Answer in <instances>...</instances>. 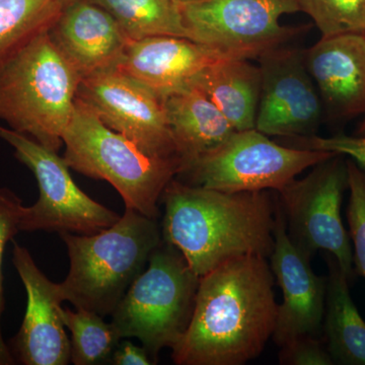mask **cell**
Returning <instances> with one entry per match:
<instances>
[{
	"instance_id": "1",
	"label": "cell",
	"mask_w": 365,
	"mask_h": 365,
	"mask_svg": "<svg viewBox=\"0 0 365 365\" xmlns=\"http://www.w3.org/2000/svg\"><path fill=\"white\" fill-rule=\"evenodd\" d=\"M267 259L241 256L201 276L193 316L172 348L178 365H242L272 338L278 304Z\"/></svg>"
},
{
	"instance_id": "2",
	"label": "cell",
	"mask_w": 365,
	"mask_h": 365,
	"mask_svg": "<svg viewBox=\"0 0 365 365\" xmlns=\"http://www.w3.org/2000/svg\"><path fill=\"white\" fill-rule=\"evenodd\" d=\"M163 240L199 276L241 256L270 258L276 199L269 191L223 192L175 178L163 191Z\"/></svg>"
},
{
	"instance_id": "3",
	"label": "cell",
	"mask_w": 365,
	"mask_h": 365,
	"mask_svg": "<svg viewBox=\"0 0 365 365\" xmlns=\"http://www.w3.org/2000/svg\"><path fill=\"white\" fill-rule=\"evenodd\" d=\"M157 220L126 208L115 225L96 234H59L71 261L66 279L59 283L63 302L104 318L111 316L163 241Z\"/></svg>"
},
{
	"instance_id": "4",
	"label": "cell",
	"mask_w": 365,
	"mask_h": 365,
	"mask_svg": "<svg viewBox=\"0 0 365 365\" xmlns=\"http://www.w3.org/2000/svg\"><path fill=\"white\" fill-rule=\"evenodd\" d=\"M81 81L45 31L0 66V121L58 153Z\"/></svg>"
},
{
	"instance_id": "5",
	"label": "cell",
	"mask_w": 365,
	"mask_h": 365,
	"mask_svg": "<svg viewBox=\"0 0 365 365\" xmlns=\"http://www.w3.org/2000/svg\"><path fill=\"white\" fill-rule=\"evenodd\" d=\"M62 140L69 169L109 182L126 208L150 218L160 215L158 202L163 191L182 169L181 160L146 155L127 137L108 127L78 97Z\"/></svg>"
},
{
	"instance_id": "6",
	"label": "cell",
	"mask_w": 365,
	"mask_h": 365,
	"mask_svg": "<svg viewBox=\"0 0 365 365\" xmlns=\"http://www.w3.org/2000/svg\"><path fill=\"white\" fill-rule=\"evenodd\" d=\"M199 280L181 252L163 240L111 314L118 337L137 338L157 364L160 352L186 333Z\"/></svg>"
},
{
	"instance_id": "7",
	"label": "cell",
	"mask_w": 365,
	"mask_h": 365,
	"mask_svg": "<svg viewBox=\"0 0 365 365\" xmlns=\"http://www.w3.org/2000/svg\"><path fill=\"white\" fill-rule=\"evenodd\" d=\"M337 153L281 145L257 130L235 131L215 150L187 163L178 180L223 192L280 191L304 170Z\"/></svg>"
},
{
	"instance_id": "8",
	"label": "cell",
	"mask_w": 365,
	"mask_h": 365,
	"mask_svg": "<svg viewBox=\"0 0 365 365\" xmlns=\"http://www.w3.org/2000/svg\"><path fill=\"white\" fill-rule=\"evenodd\" d=\"M346 189V158L335 155L312 167L306 177L288 182L277 192V200L294 246L309 259L319 251L332 255L351 281L352 244L341 216Z\"/></svg>"
},
{
	"instance_id": "9",
	"label": "cell",
	"mask_w": 365,
	"mask_h": 365,
	"mask_svg": "<svg viewBox=\"0 0 365 365\" xmlns=\"http://www.w3.org/2000/svg\"><path fill=\"white\" fill-rule=\"evenodd\" d=\"M0 139L13 148L14 157L33 173L39 187L37 202L21 211V232L91 235L112 227L121 217L76 186L57 151L1 124Z\"/></svg>"
},
{
	"instance_id": "10",
	"label": "cell",
	"mask_w": 365,
	"mask_h": 365,
	"mask_svg": "<svg viewBox=\"0 0 365 365\" xmlns=\"http://www.w3.org/2000/svg\"><path fill=\"white\" fill-rule=\"evenodd\" d=\"M178 7L186 38L228 58H259L302 31L279 21L299 11L297 0H193Z\"/></svg>"
},
{
	"instance_id": "11",
	"label": "cell",
	"mask_w": 365,
	"mask_h": 365,
	"mask_svg": "<svg viewBox=\"0 0 365 365\" xmlns=\"http://www.w3.org/2000/svg\"><path fill=\"white\" fill-rule=\"evenodd\" d=\"M78 97L108 127L146 155L182 160L168 121L165 97L157 91L115 68L81 79Z\"/></svg>"
},
{
	"instance_id": "12",
	"label": "cell",
	"mask_w": 365,
	"mask_h": 365,
	"mask_svg": "<svg viewBox=\"0 0 365 365\" xmlns=\"http://www.w3.org/2000/svg\"><path fill=\"white\" fill-rule=\"evenodd\" d=\"M259 60L261 91L255 128L268 136L317 135L324 108L304 51L281 46Z\"/></svg>"
},
{
	"instance_id": "13",
	"label": "cell",
	"mask_w": 365,
	"mask_h": 365,
	"mask_svg": "<svg viewBox=\"0 0 365 365\" xmlns=\"http://www.w3.org/2000/svg\"><path fill=\"white\" fill-rule=\"evenodd\" d=\"M274 248L270 267L282 292L272 336L278 347L302 336L318 337L323 330L327 279L314 272L311 259L290 241L276 196Z\"/></svg>"
},
{
	"instance_id": "14",
	"label": "cell",
	"mask_w": 365,
	"mask_h": 365,
	"mask_svg": "<svg viewBox=\"0 0 365 365\" xmlns=\"http://www.w3.org/2000/svg\"><path fill=\"white\" fill-rule=\"evenodd\" d=\"M13 263L26 292L23 323L9 345L14 360L24 365H66L71 340L61 316L59 283L46 277L30 252L16 242Z\"/></svg>"
},
{
	"instance_id": "15",
	"label": "cell",
	"mask_w": 365,
	"mask_h": 365,
	"mask_svg": "<svg viewBox=\"0 0 365 365\" xmlns=\"http://www.w3.org/2000/svg\"><path fill=\"white\" fill-rule=\"evenodd\" d=\"M49 35L81 79L116 68L129 41L111 14L91 0L67 2Z\"/></svg>"
},
{
	"instance_id": "16",
	"label": "cell",
	"mask_w": 365,
	"mask_h": 365,
	"mask_svg": "<svg viewBox=\"0 0 365 365\" xmlns=\"http://www.w3.org/2000/svg\"><path fill=\"white\" fill-rule=\"evenodd\" d=\"M304 55L331 116L348 119L365 113V34L322 37Z\"/></svg>"
},
{
	"instance_id": "17",
	"label": "cell",
	"mask_w": 365,
	"mask_h": 365,
	"mask_svg": "<svg viewBox=\"0 0 365 365\" xmlns=\"http://www.w3.org/2000/svg\"><path fill=\"white\" fill-rule=\"evenodd\" d=\"M222 58L228 57L188 38L153 36L129 40L116 68L165 97Z\"/></svg>"
},
{
	"instance_id": "18",
	"label": "cell",
	"mask_w": 365,
	"mask_h": 365,
	"mask_svg": "<svg viewBox=\"0 0 365 365\" xmlns=\"http://www.w3.org/2000/svg\"><path fill=\"white\" fill-rule=\"evenodd\" d=\"M165 105L182 168L222 145L235 131L210 98L195 86L189 85L165 96Z\"/></svg>"
},
{
	"instance_id": "19",
	"label": "cell",
	"mask_w": 365,
	"mask_h": 365,
	"mask_svg": "<svg viewBox=\"0 0 365 365\" xmlns=\"http://www.w3.org/2000/svg\"><path fill=\"white\" fill-rule=\"evenodd\" d=\"M189 85L205 93L235 131L255 128L260 100V67L248 59L222 58L199 72Z\"/></svg>"
},
{
	"instance_id": "20",
	"label": "cell",
	"mask_w": 365,
	"mask_h": 365,
	"mask_svg": "<svg viewBox=\"0 0 365 365\" xmlns=\"http://www.w3.org/2000/svg\"><path fill=\"white\" fill-rule=\"evenodd\" d=\"M325 314L323 330L334 364L365 365V321L350 294L349 283L339 263L327 254Z\"/></svg>"
},
{
	"instance_id": "21",
	"label": "cell",
	"mask_w": 365,
	"mask_h": 365,
	"mask_svg": "<svg viewBox=\"0 0 365 365\" xmlns=\"http://www.w3.org/2000/svg\"><path fill=\"white\" fill-rule=\"evenodd\" d=\"M71 0H0V66L49 31Z\"/></svg>"
},
{
	"instance_id": "22",
	"label": "cell",
	"mask_w": 365,
	"mask_h": 365,
	"mask_svg": "<svg viewBox=\"0 0 365 365\" xmlns=\"http://www.w3.org/2000/svg\"><path fill=\"white\" fill-rule=\"evenodd\" d=\"M111 14L129 40L153 36L186 38L174 0H91Z\"/></svg>"
},
{
	"instance_id": "23",
	"label": "cell",
	"mask_w": 365,
	"mask_h": 365,
	"mask_svg": "<svg viewBox=\"0 0 365 365\" xmlns=\"http://www.w3.org/2000/svg\"><path fill=\"white\" fill-rule=\"evenodd\" d=\"M64 325L71 331V361L76 365L111 364L112 355L121 341L111 323L100 314L62 307Z\"/></svg>"
},
{
	"instance_id": "24",
	"label": "cell",
	"mask_w": 365,
	"mask_h": 365,
	"mask_svg": "<svg viewBox=\"0 0 365 365\" xmlns=\"http://www.w3.org/2000/svg\"><path fill=\"white\" fill-rule=\"evenodd\" d=\"M299 11L311 16L322 37L365 34V0H297Z\"/></svg>"
},
{
	"instance_id": "25",
	"label": "cell",
	"mask_w": 365,
	"mask_h": 365,
	"mask_svg": "<svg viewBox=\"0 0 365 365\" xmlns=\"http://www.w3.org/2000/svg\"><path fill=\"white\" fill-rule=\"evenodd\" d=\"M350 191L346 216L349 225L353 262L357 273L365 278V170L354 160H346Z\"/></svg>"
},
{
	"instance_id": "26",
	"label": "cell",
	"mask_w": 365,
	"mask_h": 365,
	"mask_svg": "<svg viewBox=\"0 0 365 365\" xmlns=\"http://www.w3.org/2000/svg\"><path fill=\"white\" fill-rule=\"evenodd\" d=\"M24 206L23 200L14 191L0 187V365L16 364L1 331V317L4 311L2 261L7 244L14 241V237L21 232L20 222Z\"/></svg>"
},
{
	"instance_id": "27",
	"label": "cell",
	"mask_w": 365,
	"mask_h": 365,
	"mask_svg": "<svg viewBox=\"0 0 365 365\" xmlns=\"http://www.w3.org/2000/svg\"><path fill=\"white\" fill-rule=\"evenodd\" d=\"M279 364L282 365H333L328 350L318 337L302 336L281 346Z\"/></svg>"
},
{
	"instance_id": "28",
	"label": "cell",
	"mask_w": 365,
	"mask_h": 365,
	"mask_svg": "<svg viewBox=\"0 0 365 365\" xmlns=\"http://www.w3.org/2000/svg\"><path fill=\"white\" fill-rule=\"evenodd\" d=\"M294 139L297 141L295 148L330 151L351 158L365 170V136H347L340 134L332 137L314 135Z\"/></svg>"
},
{
	"instance_id": "29",
	"label": "cell",
	"mask_w": 365,
	"mask_h": 365,
	"mask_svg": "<svg viewBox=\"0 0 365 365\" xmlns=\"http://www.w3.org/2000/svg\"><path fill=\"white\" fill-rule=\"evenodd\" d=\"M111 364L114 365H151L155 364L143 347L134 345L130 341L122 339L118 343L112 355Z\"/></svg>"
},
{
	"instance_id": "30",
	"label": "cell",
	"mask_w": 365,
	"mask_h": 365,
	"mask_svg": "<svg viewBox=\"0 0 365 365\" xmlns=\"http://www.w3.org/2000/svg\"><path fill=\"white\" fill-rule=\"evenodd\" d=\"M357 136H365V118L360 125L359 130H357Z\"/></svg>"
},
{
	"instance_id": "31",
	"label": "cell",
	"mask_w": 365,
	"mask_h": 365,
	"mask_svg": "<svg viewBox=\"0 0 365 365\" xmlns=\"http://www.w3.org/2000/svg\"><path fill=\"white\" fill-rule=\"evenodd\" d=\"M177 4H182V2L193 1V0H174Z\"/></svg>"
}]
</instances>
